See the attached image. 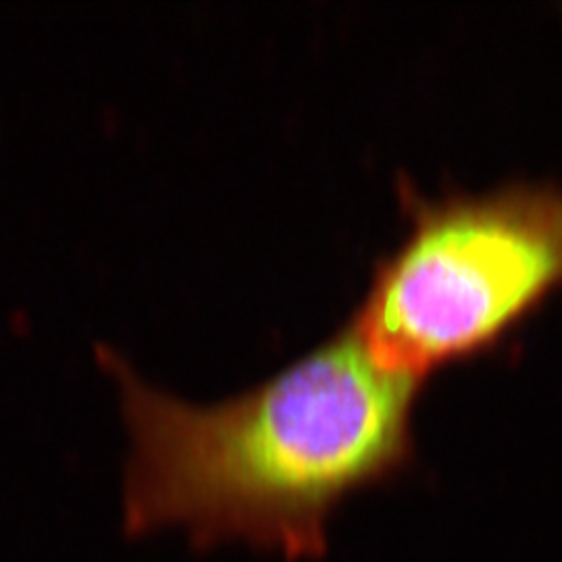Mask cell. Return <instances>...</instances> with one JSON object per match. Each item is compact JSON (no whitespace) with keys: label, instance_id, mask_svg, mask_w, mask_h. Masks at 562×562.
<instances>
[{"label":"cell","instance_id":"obj_1","mask_svg":"<svg viewBox=\"0 0 562 562\" xmlns=\"http://www.w3.org/2000/svg\"><path fill=\"white\" fill-rule=\"evenodd\" d=\"M97 355L130 440L127 533L181 529L201 548L240 542L317 561L338 506L415 462L423 382L383 369L350 322L215 404L165 392L117 350Z\"/></svg>","mask_w":562,"mask_h":562},{"label":"cell","instance_id":"obj_2","mask_svg":"<svg viewBox=\"0 0 562 562\" xmlns=\"http://www.w3.org/2000/svg\"><path fill=\"white\" fill-rule=\"evenodd\" d=\"M406 232L348 319L383 369L425 378L494 352L562 292V183L427 196L398 183Z\"/></svg>","mask_w":562,"mask_h":562}]
</instances>
